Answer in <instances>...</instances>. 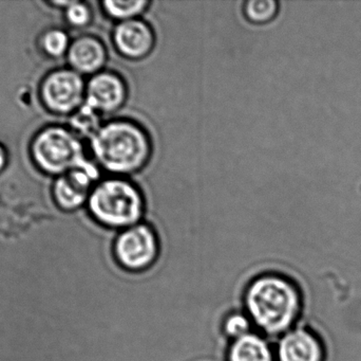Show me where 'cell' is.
<instances>
[{
    "mask_svg": "<svg viewBox=\"0 0 361 361\" xmlns=\"http://www.w3.org/2000/svg\"><path fill=\"white\" fill-rule=\"evenodd\" d=\"M97 165L114 176L139 173L152 156V137L137 121L116 118L103 123L90 138Z\"/></svg>",
    "mask_w": 361,
    "mask_h": 361,
    "instance_id": "1",
    "label": "cell"
},
{
    "mask_svg": "<svg viewBox=\"0 0 361 361\" xmlns=\"http://www.w3.org/2000/svg\"><path fill=\"white\" fill-rule=\"evenodd\" d=\"M242 303L254 326L261 334L271 337L288 332L300 309L296 288L275 273H265L252 279Z\"/></svg>",
    "mask_w": 361,
    "mask_h": 361,
    "instance_id": "2",
    "label": "cell"
},
{
    "mask_svg": "<svg viewBox=\"0 0 361 361\" xmlns=\"http://www.w3.org/2000/svg\"><path fill=\"white\" fill-rule=\"evenodd\" d=\"M91 218L111 230H124L143 222L146 201L137 184L128 177L111 176L97 182L89 196Z\"/></svg>",
    "mask_w": 361,
    "mask_h": 361,
    "instance_id": "3",
    "label": "cell"
},
{
    "mask_svg": "<svg viewBox=\"0 0 361 361\" xmlns=\"http://www.w3.org/2000/svg\"><path fill=\"white\" fill-rule=\"evenodd\" d=\"M31 154L36 165L51 175L61 176L78 169L99 175V167L87 160L80 136L66 127L40 131L32 141Z\"/></svg>",
    "mask_w": 361,
    "mask_h": 361,
    "instance_id": "4",
    "label": "cell"
},
{
    "mask_svg": "<svg viewBox=\"0 0 361 361\" xmlns=\"http://www.w3.org/2000/svg\"><path fill=\"white\" fill-rule=\"evenodd\" d=\"M161 244L156 229L141 222L118 231L112 244V254L116 263L128 273L149 271L160 256Z\"/></svg>",
    "mask_w": 361,
    "mask_h": 361,
    "instance_id": "5",
    "label": "cell"
},
{
    "mask_svg": "<svg viewBox=\"0 0 361 361\" xmlns=\"http://www.w3.org/2000/svg\"><path fill=\"white\" fill-rule=\"evenodd\" d=\"M44 106L59 114L76 112L86 99V83L73 69H59L49 73L40 86Z\"/></svg>",
    "mask_w": 361,
    "mask_h": 361,
    "instance_id": "6",
    "label": "cell"
},
{
    "mask_svg": "<svg viewBox=\"0 0 361 361\" xmlns=\"http://www.w3.org/2000/svg\"><path fill=\"white\" fill-rule=\"evenodd\" d=\"M128 99V86L121 74L103 70L90 76L86 84L85 104L99 114L118 112Z\"/></svg>",
    "mask_w": 361,
    "mask_h": 361,
    "instance_id": "7",
    "label": "cell"
},
{
    "mask_svg": "<svg viewBox=\"0 0 361 361\" xmlns=\"http://www.w3.org/2000/svg\"><path fill=\"white\" fill-rule=\"evenodd\" d=\"M111 38L118 53L130 61L149 57L157 44L154 28L143 18L116 23Z\"/></svg>",
    "mask_w": 361,
    "mask_h": 361,
    "instance_id": "8",
    "label": "cell"
},
{
    "mask_svg": "<svg viewBox=\"0 0 361 361\" xmlns=\"http://www.w3.org/2000/svg\"><path fill=\"white\" fill-rule=\"evenodd\" d=\"M97 174L86 170H72L59 176L53 193L57 205L66 211H73L88 203L92 184L99 179Z\"/></svg>",
    "mask_w": 361,
    "mask_h": 361,
    "instance_id": "9",
    "label": "cell"
},
{
    "mask_svg": "<svg viewBox=\"0 0 361 361\" xmlns=\"http://www.w3.org/2000/svg\"><path fill=\"white\" fill-rule=\"evenodd\" d=\"M67 57L71 69L82 76H92L105 70L107 48L97 36L82 35L71 42Z\"/></svg>",
    "mask_w": 361,
    "mask_h": 361,
    "instance_id": "10",
    "label": "cell"
},
{
    "mask_svg": "<svg viewBox=\"0 0 361 361\" xmlns=\"http://www.w3.org/2000/svg\"><path fill=\"white\" fill-rule=\"evenodd\" d=\"M277 361H320L322 349L313 335L302 329L290 330L280 338Z\"/></svg>",
    "mask_w": 361,
    "mask_h": 361,
    "instance_id": "11",
    "label": "cell"
},
{
    "mask_svg": "<svg viewBox=\"0 0 361 361\" xmlns=\"http://www.w3.org/2000/svg\"><path fill=\"white\" fill-rule=\"evenodd\" d=\"M226 361H275V353L264 335L252 332L229 343Z\"/></svg>",
    "mask_w": 361,
    "mask_h": 361,
    "instance_id": "12",
    "label": "cell"
},
{
    "mask_svg": "<svg viewBox=\"0 0 361 361\" xmlns=\"http://www.w3.org/2000/svg\"><path fill=\"white\" fill-rule=\"evenodd\" d=\"M102 8L109 18L121 21L141 18L142 15L150 6L148 0H105L102 2Z\"/></svg>",
    "mask_w": 361,
    "mask_h": 361,
    "instance_id": "13",
    "label": "cell"
},
{
    "mask_svg": "<svg viewBox=\"0 0 361 361\" xmlns=\"http://www.w3.org/2000/svg\"><path fill=\"white\" fill-rule=\"evenodd\" d=\"M252 328H254V324L248 317L247 314L245 312L240 311V309H235L225 315L224 319L221 324V332H222L223 337L229 343L254 332Z\"/></svg>",
    "mask_w": 361,
    "mask_h": 361,
    "instance_id": "14",
    "label": "cell"
},
{
    "mask_svg": "<svg viewBox=\"0 0 361 361\" xmlns=\"http://www.w3.org/2000/svg\"><path fill=\"white\" fill-rule=\"evenodd\" d=\"M279 12V2L276 0H248L244 2L245 18L255 25H265L276 18Z\"/></svg>",
    "mask_w": 361,
    "mask_h": 361,
    "instance_id": "15",
    "label": "cell"
},
{
    "mask_svg": "<svg viewBox=\"0 0 361 361\" xmlns=\"http://www.w3.org/2000/svg\"><path fill=\"white\" fill-rule=\"evenodd\" d=\"M99 119H101V114L84 103V105L74 114L73 119H72L74 133L78 136H86L90 139L94 135L95 131L103 124Z\"/></svg>",
    "mask_w": 361,
    "mask_h": 361,
    "instance_id": "16",
    "label": "cell"
},
{
    "mask_svg": "<svg viewBox=\"0 0 361 361\" xmlns=\"http://www.w3.org/2000/svg\"><path fill=\"white\" fill-rule=\"evenodd\" d=\"M69 36L61 29H52L47 31L42 38V46L44 52L52 57H61L67 54L69 50Z\"/></svg>",
    "mask_w": 361,
    "mask_h": 361,
    "instance_id": "17",
    "label": "cell"
},
{
    "mask_svg": "<svg viewBox=\"0 0 361 361\" xmlns=\"http://www.w3.org/2000/svg\"><path fill=\"white\" fill-rule=\"evenodd\" d=\"M92 8L87 2L71 1L66 8V19L75 28H84L92 20Z\"/></svg>",
    "mask_w": 361,
    "mask_h": 361,
    "instance_id": "18",
    "label": "cell"
},
{
    "mask_svg": "<svg viewBox=\"0 0 361 361\" xmlns=\"http://www.w3.org/2000/svg\"><path fill=\"white\" fill-rule=\"evenodd\" d=\"M6 161H8V154H6V150H4V146L0 144V172L6 167Z\"/></svg>",
    "mask_w": 361,
    "mask_h": 361,
    "instance_id": "19",
    "label": "cell"
}]
</instances>
